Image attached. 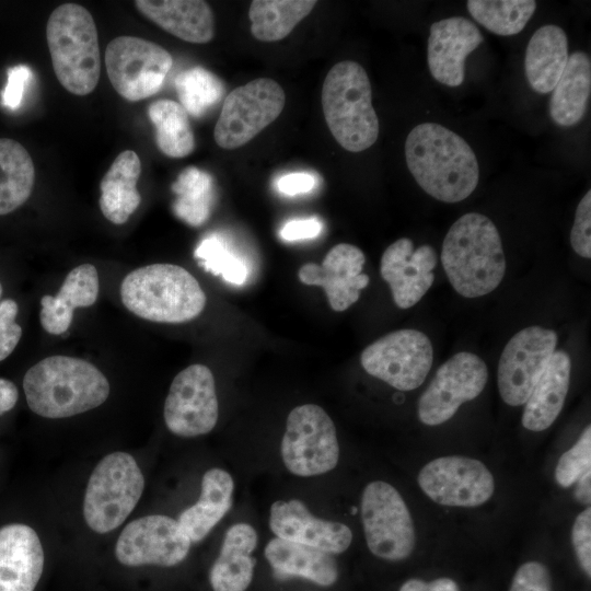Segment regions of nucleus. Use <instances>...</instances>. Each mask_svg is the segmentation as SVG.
Returning <instances> with one entry per match:
<instances>
[{
    "mask_svg": "<svg viewBox=\"0 0 591 591\" xmlns=\"http://www.w3.org/2000/svg\"><path fill=\"white\" fill-rule=\"evenodd\" d=\"M100 291L99 274L91 264L73 268L65 278L57 296L40 299L39 320L43 328L51 335L65 333L73 318L77 308L95 303Z\"/></svg>",
    "mask_w": 591,
    "mask_h": 591,
    "instance_id": "obj_26",
    "label": "nucleus"
},
{
    "mask_svg": "<svg viewBox=\"0 0 591 591\" xmlns=\"http://www.w3.org/2000/svg\"><path fill=\"white\" fill-rule=\"evenodd\" d=\"M175 89L179 104L195 118L206 115L224 93L222 81L199 66L179 72L175 78Z\"/></svg>",
    "mask_w": 591,
    "mask_h": 591,
    "instance_id": "obj_37",
    "label": "nucleus"
},
{
    "mask_svg": "<svg viewBox=\"0 0 591 591\" xmlns=\"http://www.w3.org/2000/svg\"><path fill=\"white\" fill-rule=\"evenodd\" d=\"M441 263L459 294L478 298L494 291L506 273V257L495 223L477 212L461 216L445 234Z\"/></svg>",
    "mask_w": 591,
    "mask_h": 591,
    "instance_id": "obj_2",
    "label": "nucleus"
},
{
    "mask_svg": "<svg viewBox=\"0 0 591 591\" xmlns=\"http://www.w3.org/2000/svg\"><path fill=\"white\" fill-rule=\"evenodd\" d=\"M591 470L587 471L576 483L575 497L582 505L589 506L591 501Z\"/></svg>",
    "mask_w": 591,
    "mask_h": 591,
    "instance_id": "obj_49",
    "label": "nucleus"
},
{
    "mask_svg": "<svg viewBox=\"0 0 591 591\" xmlns=\"http://www.w3.org/2000/svg\"><path fill=\"white\" fill-rule=\"evenodd\" d=\"M19 306L12 299L0 302V361L14 350L22 336V328L15 323Z\"/></svg>",
    "mask_w": 591,
    "mask_h": 591,
    "instance_id": "obj_42",
    "label": "nucleus"
},
{
    "mask_svg": "<svg viewBox=\"0 0 591 591\" xmlns=\"http://www.w3.org/2000/svg\"><path fill=\"white\" fill-rule=\"evenodd\" d=\"M2 291H3L2 285H1V282H0V298H1V296H2Z\"/></svg>",
    "mask_w": 591,
    "mask_h": 591,
    "instance_id": "obj_50",
    "label": "nucleus"
},
{
    "mask_svg": "<svg viewBox=\"0 0 591 591\" xmlns=\"http://www.w3.org/2000/svg\"><path fill=\"white\" fill-rule=\"evenodd\" d=\"M233 490V478L227 471L215 467L204 474L199 499L177 519L190 542L204 540L225 515L232 506Z\"/></svg>",
    "mask_w": 591,
    "mask_h": 591,
    "instance_id": "obj_29",
    "label": "nucleus"
},
{
    "mask_svg": "<svg viewBox=\"0 0 591 591\" xmlns=\"http://www.w3.org/2000/svg\"><path fill=\"white\" fill-rule=\"evenodd\" d=\"M314 0H254L250 5L251 31L260 42H277L310 14Z\"/></svg>",
    "mask_w": 591,
    "mask_h": 591,
    "instance_id": "obj_33",
    "label": "nucleus"
},
{
    "mask_svg": "<svg viewBox=\"0 0 591 591\" xmlns=\"http://www.w3.org/2000/svg\"><path fill=\"white\" fill-rule=\"evenodd\" d=\"M195 257L199 264L215 276L234 285H243L246 280L247 268L245 263L233 254L223 242L216 235L205 237L196 247Z\"/></svg>",
    "mask_w": 591,
    "mask_h": 591,
    "instance_id": "obj_38",
    "label": "nucleus"
},
{
    "mask_svg": "<svg viewBox=\"0 0 591 591\" xmlns=\"http://www.w3.org/2000/svg\"><path fill=\"white\" fill-rule=\"evenodd\" d=\"M360 510L366 542L373 555L396 561L412 554L414 522L396 488L383 480L369 483L361 496Z\"/></svg>",
    "mask_w": 591,
    "mask_h": 591,
    "instance_id": "obj_9",
    "label": "nucleus"
},
{
    "mask_svg": "<svg viewBox=\"0 0 591 591\" xmlns=\"http://www.w3.org/2000/svg\"><path fill=\"white\" fill-rule=\"evenodd\" d=\"M568 38L555 24H545L532 35L525 50L524 71L531 88L549 93L559 81L568 61Z\"/></svg>",
    "mask_w": 591,
    "mask_h": 591,
    "instance_id": "obj_28",
    "label": "nucleus"
},
{
    "mask_svg": "<svg viewBox=\"0 0 591 591\" xmlns=\"http://www.w3.org/2000/svg\"><path fill=\"white\" fill-rule=\"evenodd\" d=\"M141 162L132 150L120 152L103 176L100 189V208L103 216L114 224L127 222L141 202L137 183Z\"/></svg>",
    "mask_w": 591,
    "mask_h": 591,
    "instance_id": "obj_30",
    "label": "nucleus"
},
{
    "mask_svg": "<svg viewBox=\"0 0 591 591\" xmlns=\"http://www.w3.org/2000/svg\"><path fill=\"white\" fill-rule=\"evenodd\" d=\"M591 94V60L582 50L573 51L552 91L549 116L561 127H571L582 120Z\"/></svg>",
    "mask_w": 591,
    "mask_h": 591,
    "instance_id": "obj_31",
    "label": "nucleus"
},
{
    "mask_svg": "<svg viewBox=\"0 0 591 591\" xmlns=\"http://www.w3.org/2000/svg\"><path fill=\"white\" fill-rule=\"evenodd\" d=\"M7 85L2 91V105L16 109L23 100L27 82L32 77L31 69L25 65H18L8 69Z\"/></svg>",
    "mask_w": 591,
    "mask_h": 591,
    "instance_id": "obj_44",
    "label": "nucleus"
},
{
    "mask_svg": "<svg viewBox=\"0 0 591 591\" xmlns=\"http://www.w3.org/2000/svg\"><path fill=\"white\" fill-rule=\"evenodd\" d=\"M314 185L315 177L304 172L286 174L277 181V189L289 196L308 193Z\"/></svg>",
    "mask_w": 591,
    "mask_h": 591,
    "instance_id": "obj_46",
    "label": "nucleus"
},
{
    "mask_svg": "<svg viewBox=\"0 0 591 591\" xmlns=\"http://www.w3.org/2000/svg\"><path fill=\"white\" fill-rule=\"evenodd\" d=\"M571 542L578 561L588 577L591 576V509L579 513L571 529Z\"/></svg>",
    "mask_w": 591,
    "mask_h": 591,
    "instance_id": "obj_43",
    "label": "nucleus"
},
{
    "mask_svg": "<svg viewBox=\"0 0 591 591\" xmlns=\"http://www.w3.org/2000/svg\"><path fill=\"white\" fill-rule=\"evenodd\" d=\"M190 544L177 520L152 514L136 519L124 528L116 542L115 555L126 566L171 567L185 559Z\"/></svg>",
    "mask_w": 591,
    "mask_h": 591,
    "instance_id": "obj_17",
    "label": "nucleus"
},
{
    "mask_svg": "<svg viewBox=\"0 0 591 591\" xmlns=\"http://www.w3.org/2000/svg\"><path fill=\"white\" fill-rule=\"evenodd\" d=\"M421 490L434 502L448 507H477L490 499L495 483L478 460L449 455L428 462L418 474Z\"/></svg>",
    "mask_w": 591,
    "mask_h": 591,
    "instance_id": "obj_16",
    "label": "nucleus"
},
{
    "mask_svg": "<svg viewBox=\"0 0 591 591\" xmlns=\"http://www.w3.org/2000/svg\"><path fill=\"white\" fill-rule=\"evenodd\" d=\"M483 40L477 26L463 16L432 23L427 45L431 76L447 86L461 85L465 79V59Z\"/></svg>",
    "mask_w": 591,
    "mask_h": 591,
    "instance_id": "obj_21",
    "label": "nucleus"
},
{
    "mask_svg": "<svg viewBox=\"0 0 591 591\" xmlns=\"http://www.w3.org/2000/svg\"><path fill=\"white\" fill-rule=\"evenodd\" d=\"M361 366L370 375L399 391H412L426 380L433 361L429 337L417 329L391 332L366 347Z\"/></svg>",
    "mask_w": 591,
    "mask_h": 591,
    "instance_id": "obj_12",
    "label": "nucleus"
},
{
    "mask_svg": "<svg viewBox=\"0 0 591 591\" xmlns=\"http://www.w3.org/2000/svg\"><path fill=\"white\" fill-rule=\"evenodd\" d=\"M46 38L59 83L74 95L93 92L101 74V53L92 14L80 4H60L47 21Z\"/></svg>",
    "mask_w": 591,
    "mask_h": 591,
    "instance_id": "obj_5",
    "label": "nucleus"
},
{
    "mask_svg": "<svg viewBox=\"0 0 591 591\" xmlns=\"http://www.w3.org/2000/svg\"><path fill=\"white\" fill-rule=\"evenodd\" d=\"M19 392L14 383L0 378V415L11 410L18 401Z\"/></svg>",
    "mask_w": 591,
    "mask_h": 591,
    "instance_id": "obj_48",
    "label": "nucleus"
},
{
    "mask_svg": "<svg viewBox=\"0 0 591 591\" xmlns=\"http://www.w3.org/2000/svg\"><path fill=\"white\" fill-rule=\"evenodd\" d=\"M399 591H459V587L450 578H439L430 582L409 579L401 586Z\"/></svg>",
    "mask_w": 591,
    "mask_h": 591,
    "instance_id": "obj_47",
    "label": "nucleus"
},
{
    "mask_svg": "<svg viewBox=\"0 0 591 591\" xmlns=\"http://www.w3.org/2000/svg\"><path fill=\"white\" fill-rule=\"evenodd\" d=\"M124 305L157 323H185L197 317L206 294L196 278L173 264H152L129 273L120 285Z\"/></svg>",
    "mask_w": 591,
    "mask_h": 591,
    "instance_id": "obj_4",
    "label": "nucleus"
},
{
    "mask_svg": "<svg viewBox=\"0 0 591 591\" xmlns=\"http://www.w3.org/2000/svg\"><path fill=\"white\" fill-rule=\"evenodd\" d=\"M558 337L553 329L530 326L505 346L498 362V389L510 406L523 405L555 351Z\"/></svg>",
    "mask_w": 591,
    "mask_h": 591,
    "instance_id": "obj_15",
    "label": "nucleus"
},
{
    "mask_svg": "<svg viewBox=\"0 0 591 591\" xmlns=\"http://www.w3.org/2000/svg\"><path fill=\"white\" fill-rule=\"evenodd\" d=\"M322 223L316 218L293 220L280 230V236L286 241L313 239L320 234Z\"/></svg>",
    "mask_w": 591,
    "mask_h": 591,
    "instance_id": "obj_45",
    "label": "nucleus"
},
{
    "mask_svg": "<svg viewBox=\"0 0 591 591\" xmlns=\"http://www.w3.org/2000/svg\"><path fill=\"white\" fill-rule=\"evenodd\" d=\"M438 258L434 248L424 244L414 250L413 241L402 237L384 251L381 276L389 283L394 303L409 309L418 303L434 281Z\"/></svg>",
    "mask_w": 591,
    "mask_h": 591,
    "instance_id": "obj_19",
    "label": "nucleus"
},
{
    "mask_svg": "<svg viewBox=\"0 0 591 591\" xmlns=\"http://www.w3.org/2000/svg\"><path fill=\"white\" fill-rule=\"evenodd\" d=\"M466 5L475 21L500 36L520 33L536 10L533 0H470Z\"/></svg>",
    "mask_w": 591,
    "mask_h": 591,
    "instance_id": "obj_36",
    "label": "nucleus"
},
{
    "mask_svg": "<svg viewBox=\"0 0 591 591\" xmlns=\"http://www.w3.org/2000/svg\"><path fill=\"white\" fill-rule=\"evenodd\" d=\"M23 390L35 414L66 418L102 405L109 395V383L94 364L83 359L50 356L27 370Z\"/></svg>",
    "mask_w": 591,
    "mask_h": 591,
    "instance_id": "obj_3",
    "label": "nucleus"
},
{
    "mask_svg": "<svg viewBox=\"0 0 591 591\" xmlns=\"http://www.w3.org/2000/svg\"><path fill=\"white\" fill-rule=\"evenodd\" d=\"M280 451L285 466L297 476H316L334 470L339 444L332 418L315 404L294 407L287 417Z\"/></svg>",
    "mask_w": 591,
    "mask_h": 591,
    "instance_id": "obj_8",
    "label": "nucleus"
},
{
    "mask_svg": "<svg viewBox=\"0 0 591 591\" xmlns=\"http://www.w3.org/2000/svg\"><path fill=\"white\" fill-rule=\"evenodd\" d=\"M364 262L359 247L339 243L327 252L322 265L308 263L298 277L304 285L322 287L331 308L341 312L359 300L360 291L369 283V276L361 273Z\"/></svg>",
    "mask_w": 591,
    "mask_h": 591,
    "instance_id": "obj_18",
    "label": "nucleus"
},
{
    "mask_svg": "<svg viewBox=\"0 0 591 591\" xmlns=\"http://www.w3.org/2000/svg\"><path fill=\"white\" fill-rule=\"evenodd\" d=\"M405 159L420 188L443 202L464 200L479 181V165L471 146L436 123H422L410 130Z\"/></svg>",
    "mask_w": 591,
    "mask_h": 591,
    "instance_id": "obj_1",
    "label": "nucleus"
},
{
    "mask_svg": "<svg viewBox=\"0 0 591 591\" xmlns=\"http://www.w3.org/2000/svg\"><path fill=\"white\" fill-rule=\"evenodd\" d=\"M167 429L192 438L210 432L219 416L215 379L204 364H192L173 379L164 403Z\"/></svg>",
    "mask_w": 591,
    "mask_h": 591,
    "instance_id": "obj_14",
    "label": "nucleus"
},
{
    "mask_svg": "<svg viewBox=\"0 0 591 591\" xmlns=\"http://www.w3.org/2000/svg\"><path fill=\"white\" fill-rule=\"evenodd\" d=\"M148 115L155 128V143L170 158H185L195 148V137L189 115L172 100H158L148 107Z\"/></svg>",
    "mask_w": 591,
    "mask_h": 591,
    "instance_id": "obj_34",
    "label": "nucleus"
},
{
    "mask_svg": "<svg viewBox=\"0 0 591 591\" xmlns=\"http://www.w3.org/2000/svg\"><path fill=\"white\" fill-rule=\"evenodd\" d=\"M143 488V475L129 453L107 454L89 478L83 500L85 522L97 533L115 530L131 513Z\"/></svg>",
    "mask_w": 591,
    "mask_h": 591,
    "instance_id": "obj_7",
    "label": "nucleus"
},
{
    "mask_svg": "<svg viewBox=\"0 0 591 591\" xmlns=\"http://www.w3.org/2000/svg\"><path fill=\"white\" fill-rule=\"evenodd\" d=\"M321 99L328 129L345 150L360 152L374 144L379 119L361 65L352 60L334 65L324 79Z\"/></svg>",
    "mask_w": 591,
    "mask_h": 591,
    "instance_id": "obj_6",
    "label": "nucleus"
},
{
    "mask_svg": "<svg viewBox=\"0 0 591 591\" xmlns=\"http://www.w3.org/2000/svg\"><path fill=\"white\" fill-rule=\"evenodd\" d=\"M104 60L113 88L130 102L155 94L173 66V58L166 49L135 36L112 39L105 49Z\"/></svg>",
    "mask_w": 591,
    "mask_h": 591,
    "instance_id": "obj_11",
    "label": "nucleus"
},
{
    "mask_svg": "<svg viewBox=\"0 0 591 591\" xmlns=\"http://www.w3.org/2000/svg\"><path fill=\"white\" fill-rule=\"evenodd\" d=\"M135 7L148 20L179 39L205 44L213 38V12L206 1L137 0Z\"/></svg>",
    "mask_w": 591,
    "mask_h": 591,
    "instance_id": "obj_23",
    "label": "nucleus"
},
{
    "mask_svg": "<svg viewBox=\"0 0 591 591\" xmlns=\"http://www.w3.org/2000/svg\"><path fill=\"white\" fill-rule=\"evenodd\" d=\"M268 523L276 537L332 555L344 553L352 541V532L346 524L314 517L299 499L275 501Z\"/></svg>",
    "mask_w": 591,
    "mask_h": 591,
    "instance_id": "obj_20",
    "label": "nucleus"
},
{
    "mask_svg": "<svg viewBox=\"0 0 591 591\" xmlns=\"http://www.w3.org/2000/svg\"><path fill=\"white\" fill-rule=\"evenodd\" d=\"M264 554L277 577H299L323 587L334 584L338 578L333 555L309 545L274 537Z\"/></svg>",
    "mask_w": 591,
    "mask_h": 591,
    "instance_id": "obj_27",
    "label": "nucleus"
},
{
    "mask_svg": "<svg viewBox=\"0 0 591 591\" xmlns=\"http://www.w3.org/2000/svg\"><path fill=\"white\" fill-rule=\"evenodd\" d=\"M488 380L486 363L475 354L462 351L437 370L418 401V418L428 426L451 419L460 406L476 398Z\"/></svg>",
    "mask_w": 591,
    "mask_h": 591,
    "instance_id": "obj_13",
    "label": "nucleus"
},
{
    "mask_svg": "<svg viewBox=\"0 0 591 591\" xmlns=\"http://www.w3.org/2000/svg\"><path fill=\"white\" fill-rule=\"evenodd\" d=\"M256 545L257 533L248 523H236L227 530L209 575L213 591H245L248 588L256 564L252 556Z\"/></svg>",
    "mask_w": 591,
    "mask_h": 591,
    "instance_id": "obj_25",
    "label": "nucleus"
},
{
    "mask_svg": "<svg viewBox=\"0 0 591 591\" xmlns=\"http://www.w3.org/2000/svg\"><path fill=\"white\" fill-rule=\"evenodd\" d=\"M44 568L37 533L25 524L0 529V591H34Z\"/></svg>",
    "mask_w": 591,
    "mask_h": 591,
    "instance_id": "obj_22",
    "label": "nucleus"
},
{
    "mask_svg": "<svg viewBox=\"0 0 591 591\" xmlns=\"http://www.w3.org/2000/svg\"><path fill=\"white\" fill-rule=\"evenodd\" d=\"M34 181L35 169L27 150L13 139L0 138V216L28 199Z\"/></svg>",
    "mask_w": 591,
    "mask_h": 591,
    "instance_id": "obj_32",
    "label": "nucleus"
},
{
    "mask_svg": "<svg viewBox=\"0 0 591 591\" xmlns=\"http://www.w3.org/2000/svg\"><path fill=\"white\" fill-rule=\"evenodd\" d=\"M591 470V427L584 428L579 440L559 459L555 479L564 488L570 487Z\"/></svg>",
    "mask_w": 591,
    "mask_h": 591,
    "instance_id": "obj_39",
    "label": "nucleus"
},
{
    "mask_svg": "<svg viewBox=\"0 0 591 591\" xmlns=\"http://www.w3.org/2000/svg\"><path fill=\"white\" fill-rule=\"evenodd\" d=\"M509 591H552L549 570L540 561H528L514 573Z\"/></svg>",
    "mask_w": 591,
    "mask_h": 591,
    "instance_id": "obj_41",
    "label": "nucleus"
},
{
    "mask_svg": "<svg viewBox=\"0 0 591 591\" xmlns=\"http://www.w3.org/2000/svg\"><path fill=\"white\" fill-rule=\"evenodd\" d=\"M176 194L174 213L189 225H201L210 217L213 181L209 173L196 166L185 167L172 185Z\"/></svg>",
    "mask_w": 591,
    "mask_h": 591,
    "instance_id": "obj_35",
    "label": "nucleus"
},
{
    "mask_svg": "<svg viewBox=\"0 0 591 591\" xmlns=\"http://www.w3.org/2000/svg\"><path fill=\"white\" fill-rule=\"evenodd\" d=\"M571 360L564 350L554 351L542 375L524 403L522 425L531 431H543L560 414L570 383Z\"/></svg>",
    "mask_w": 591,
    "mask_h": 591,
    "instance_id": "obj_24",
    "label": "nucleus"
},
{
    "mask_svg": "<svg viewBox=\"0 0 591 591\" xmlns=\"http://www.w3.org/2000/svg\"><path fill=\"white\" fill-rule=\"evenodd\" d=\"M591 190L581 198L577 206L570 244L573 251L584 258L591 257Z\"/></svg>",
    "mask_w": 591,
    "mask_h": 591,
    "instance_id": "obj_40",
    "label": "nucleus"
},
{
    "mask_svg": "<svg viewBox=\"0 0 591 591\" xmlns=\"http://www.w3.org/2000/svg\"><path fill=\"white\" fill-rule=\"evenodd\" d=\"M286 103L281 85L269 78H258L237 86L223 102L213 138L223 149L246 144L282 112Z\"/></svg>",
    "mask_w": 591,
    "mask_h": 591,
    "instance_id": "obj_10",
    "label": "nucleus"
}]
</instances>
